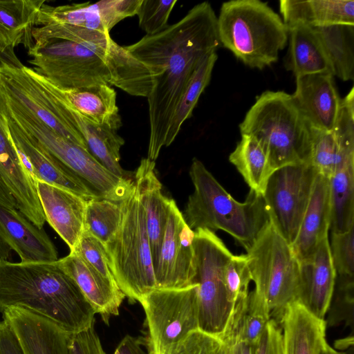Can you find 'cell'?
I'll return each instance as SVG.
<instances>
[{"mask_svg":"<svg viewBox=\"0 0 354 354\" xmlns=\"http://www.w3.org/2000/svg\"><path fill=\"white\" fill-rule=\"evenodd\" d=\"M281 325L283 354H319L326 340V322L297 301L285 309Z\"/></svg>","mask_w":354,"mask_h":354,"instance_id":"27","label":"cell"},{"mask_svg":"<svg viewBox=\"0 0 354 354\" xmlns=\"http://www.w3.org/2000/svg\"><path fill=\"white\" fill-rule=\"evenodd\" d=\"M71 354H106L95 329V322L87 329L72 335Z\"/></svg>","mask_w":354,"mask_h":354,"instance_id":"43","label":"cell"},{"mask_svg":"<svg viewBox=\"0 0 354 354\" xmlns=\"http://www.w3.org/2000/svg\"><path fill=\"white\" fill-rule=\"evenodd\" d=\"M46 221L72 251L83 230L87 200L67 189L36 181Z\"/></svg>","mask_w":354,"mask_h":354,"instance_id":"22","label":"cell"},{"mask_svg":"<svg viewBox=\"0 0 354 354\" xmlns=\"http://www.w3.org/2000/svg\"><path fill=\"white\" fill-rule=\"evenodd\" d=\"M155 166V161L143 158L134 174V183L145 213L153 270L158 260L171 202V198L162 193V184L156 176Z\"/></svg>","mask_w":354,"mask_h":354,"instance_id":"25","label":"cell"},{"mask_svg":"<svg viewBox=\"0 0 354 354\" xmlns=\"http://www.w3.org/2000/svg\"><path fill=\"white\" fill-rule=\"evenodd\" d=\"M0 354H25L17 337L4 320L0 321Z\"/></svg>","mask_w":354,"mask_h":354,"instance_id":"46","label":"cell"},{"mask_svg":"<svg viewBox=\"0 0 354 354\" xmlns=\"http://www.w3.org/2000/svg\"><path fill=\"white\" fill-rule=\"evenodd\" d=\"M194 231L171 199L162 243L154 268L157 288H182L194 284Z\"/></svg>","mask_w":354,"mask_h":354,"instance_id":"14","label":"cell"},{"mask_svg":"<svg viewBox=\"0 0 354 354\" xmlns=\"http://www.w3.org/2000/svg\"><path fill=\"white\" fill-rule=\"evenodd\" d=\"M317 172L310 163L290 165L274 170L263 199L270 221L291 245L307 208Z\"/></svg>","mask_w":354,"mask_h":354,"instance_id":"13","label":"cell"},{"mask_svg":"<svg viewBox=\"0 0 354 354\" xmlns=\"http://www.w3.org/2000/svg\"><path fill=\"white\" fill-rule=\"evenodd\" d=\"M0 84L10 103L28 111L64 138L88 149L82 136L68 124L71 104L62 89L33 68L1 62Z\"/></svg>","mask_w":354,"mask_h":354,"instance_id":"11","label":"cell"},{"mask_svg":"<svg viewBox=\"0 0 354 354\" xmlns=\"http://www.w3.org/2000/svg\"><path fill=\"white\" fill-rule=\"evenodd\" d=\"M1 313L25 354H71L72 335L46 317L19 307Z\"/></svg>","mask_w":354,"mask_h":354,"instance_id":"18","label":"cell"},{"mask_svg":"<svg viewBox=\"0 0 354 354\" xmlns=\"http://www.w3.org/2000/svg\"><path fill=\"white\" fill-rule=\"evenodd\" d=\"M70 252L76 254L104 277L115 282L105 245L86 230H83L74 249Z\"/></svg>","mask_w":354,"mask_h":354,"instance_id":"40","label":"cell"},{"mask_svg":"<svg viewBox=\"0 0 354 354\" xmlns=\"http://www.w3.org/2000/svg\"><path fill=\"white\" fill-rule=\"evenodd\" d=\"M246 252L254 290L265 298L271 319L278 324L286 308L296 301L300 262L270 221Z\"/></svg>","mask_w":354,"mask_h":354,"instance_id":"7","label":"cell"},{"mask_svg":"<svg viewBox=\"0 0 354 354\" xmlns=\"http://www.w3.org/2000/svg\"><path fill=\"white\" fill-rule=\"evenodd\" d=\"M112 354H148L142 347L140 340L126 335Z\"/></svg>","mask_w":354,"mask_h":354,"instance_id":"47","label":"cell"},{"mask_svg":"<svg viewBox=\"0 0 354 354\" xmlns=\"http://www.w3.org/2000/svg\"><path fill=\"white\" fill-rule=\"evenodd\" d=\"M12 250L0 239V259L8 260Z\"/></svg>","mask_w":354,"mask_h":354,"instance_id":"48","label":"cell"},{"mask_svg":"<svg viewBox=\"0 0 354 354\" xmlns=\"http://www.w3.org/2000/svg\"><path fill=\"white\" fill-rule=\"evenodd\" d=\"M120 203V225L104 245L118 287L131 301L140 302L157 286L145 213L135 183Z\"/></svg>","mask_w":354,"mask_h":354,"instance_id":"6","label":"cell"},{"mask_svg":"<svg viewBox=\"0 0 354 354\" xmlns=\"http://www.w3.org/2000/svg\"><path fill=\"white\" fill-rule=\"evenodd\" d=\"M313 28L329 60L333 76L343 81L353 80L354 26L333 25Z\"/></svg>","mask_w":354,"mask_h":354,"instance_id":"33","label":"cell"},{"mask_svg":"<svg viewBox=\"0 0 354 354\" xmlns=\"http://www.w3.org/2000/svg\"><path fill=\"white\" fill-rule=\"evenodd\" d=\"M10 109V107H9ZM9 131L20 158L37 181L72 192L86 200L101 198L81 178L46 151L39 143L15 121L9 110Z\"/></svg>","mask_w":354,"mask_h":354,"instance_id":"16","label":"cell"},{"mask_svg":"<svg viewBox=\"0 0 354 354\" xmlns=\"http://www.w3.org/2000/svg\"><path fill=\"white\" fill-rule=\"evenodd\" d=\"M0 239L19 256L21 262L58 260L57 248L39 228L15 208L0 204Z\"/></svg>","mask_w":354,"mask_h":354,"instance_id":"21","label":"cell"},{"mask_svg":"<svg viewBox=\"0 0 354 354\" xmlns=\"http://www.w3.org/2000/svg\"><path fill=\"white\" fill-rule=\"evenodd\" d=\"M120 203L104 198L87 200L84 230L100 240L104 245L112 238L120 225L121 219Z\"/></svg>","mask_w":354,"mask_h":354,"instance_id":"36","label":"cell"},{"mask_svg":"<svg viewBox=\"0 0 354 354\" xmlns=\"http://www.w3.org/2000/svg\"><path fill=\"white\" fill-rule=\"evenodd\" d=\"M255 354H283L281 329L270 319L256 346Z\"/></svg>","mask_w":354,"mask_h":354,"instance_id":"44","label":"cell"},{"mask_svg":"<svg viewBox=\"0 0 354 354\" xmlns=\"http://www.w3.org/2000/svg\"><path fill=\"white\" fill-rule=\"evenodd\" d=\"M28 55L33 70L62 90L115 86L107 59L80 44L57 39L35 41Z\"/></svg>","mask_w":354,"mask_h":354,"instance_id":"10","label":"cell"},{"mask_svg":"<svg viewBox=\"0 0 354 354\" xmlns=\"http://www.w3.org/2000/svg\"><path fill=\"white\" fill-rule=\"evenodd\" d=\"M124 47L154 75L147 97V158L155 161L165 147L171 118L193 74L205 57L221 47L217 16L209 2L198 3L175 24Z\"/></svg>","mask_w":354,"mask_h":354,"instance_id":"1","label":"cell"},{"mask_svg":"<svg viewBox=\"0 0 354 354\" xmlns=\"http://www.w3.org/2000/svg\"><path fill=\"white\" fill-rule=\"evenodd\" d=\"M353 277L336 276L333 295L335 298L330 302L328 322L329 325L338 324L345 321L346 324L353 327L354 304Z\"/></svg>","mask_w":354,"mask_h":354,"instance_id":"37","label":"cell"},{"mask_svg":"<svg viewBox=\"0 0 354 354\" xmlns=\"http://www.w3.org/2000/svg\"><path fill=\"white\" fill-rule=\"evenodd\" d=\"M300 262L299 284L296 301L315 317L324 319L332 300L336 272L328 238Z\"/></svg>","mask_w":354,"mask_h":354,"instance_id":"19","label":"cell"},{"mask_svg":"<svg viewBox=\"0 0 354 354\" xmlns=\"http://www.w3.org/2000/svg\"><path fill=\"white\" fill-rule=\"evenodd\" d=\"M8 104L10 115L17 124L101 198L120 203L133 190L134 180L115 176L88 149L57 134L28 111L9 101Z\"/></svg>","mask_w":354,"mask_h":354,"instance_id":"8","label":"cell"},{"mask_svg":"<svg viewBox=\"0 0 354 354\" xmlns=\"http://www.w3.org/2000/svg\"><path fill=\"white\" fill-rule=\"evenodd\" d=\"M229 160L241 174L250 189L263 196L274 170L267 153L260 143L251 136L241 134L240 141L230 154Z\"/></svg>","mask_w":354,"mask_h":354,"instance_id":"32","label":"cell"},{"mask_svg":"<svg viewBox=\"0 0 354 354\" xmlns=\"http://www.w3.org/2000/svg\"><path fill=\"white\" fill-rule=\"evenodd\" d=\"M177 0H141L136 15L140 28L146 35H155L168 24L169 15Z\"/></svg>","mask_w":354,"mask_h":354,"instance_id":"38","label":"cell"},{"mask_svg":"<svg viewBox=\"0 0 354 354\" xmlns=\"http://www.w3.org/2000/svg\"><path fill=\"white\" fill-rule=\"evenodd\" d=\"M46 0H0V62L21 68L14 49L33 46L32 31Z\"/></svg>","mask_w":354,"mask_h":354,"instance_id":"23","label":"cell"},{"mask_svg":"<svg viewBox=\"0 0 354 354\" xmlns=\"http://www.w3.org/2000/svg\"><path fill=\"white\" fill-rule=\"evenodd\" d=\"M220 339L221 354H255L257 345L245 342L233 332L225 330Z\"/></svg>","mask_w":354,"mask_h":354,"instance_id":"45","label":"cell"},{"mask_svg":"<svg viewBox=\"0 0 354 354\" xmlns=\"http://www.w3.org/2000/svg\"><path fill=\"white\" fill-rule=\"evenodd\" d=\"M8 98L0 84V204L22 209L38 198L36 181L24 165L8 124Z\"/></svg>","mask_w":354,"mask_h":354,"instance_id":"15","label":"cell"},{"mask_svg":"<svg viewBox=\"0 0 354 354\" xmlns=\"http://www.w3.org/2000/svg\"><path fill=\"white\" fill-rule=\"evenodd\" d=\"M70 103L83 115L99 125L120 129L122 125L116 104V92L108 84L62 90Z\"/></svg>","mask_w":354,"mask_h":354,"instance_id":"30","label":"cell"},{"mask_svg":"<svg viewBox=\"0 0 354 354\" xmlns=\"http://www.w3.org/2000/svg\"><path fill=\"white\" fill-rule=\"evenodd\" d=\"M239 130L241 135L251 136L260 143L274 171L286 165L310 164V127L290 94L262 93L239 124Z\"/></svg>","mask_w":354,"mask_h":354,"instance_id":"4","label":"cell"},{"mask_svg":"<svg viewBox=\"0 0 354 354\" xmlns=\"http://www.w3.org/2000/svg\"><path fill=\"white\" fill-rule=\"evenodd\" d=\"M193 248V283L198 285V329L220 338L234 306L223 280V268L233 254L214 232L207 229L194 230Z\"/></svg>","mask_w":354,"mask_h":354,"instance_id":"9","label":"cell"},{"mask_svg":"<svg viewBox=\"0 0 354 354\" xmlns=\"http://www.w3.org/2000/svg\"><path fill=\"white\" fill-rule=\"evenodd\" d=\"M219 337L199 329L189 333L169 354H221Z\"/></svg>","mask_w":354,"mask_h":354,"instance_id":"42","label":"cell"},{"mask_svg":"<svg viewBox=\"0 0 354 354\" xmlns=\"http://www.w3.org/2000/svg\"><path fill=\"white\" fill-rule=\"evenodd\" d=\"M270 319L265 298L254 289L237 299L225 330L236 333L249 344L257 345Z\"/></svg>","mask_w":354,"mask_h":354,"instance_id":"31","label":"cell"},{"mask_svg":"<svg viewBox=\"0 0 354 354\" xmlns=\"http://www.w3.org/2000/svg\"><path fill=\"white\" fill-rule=\"evenodd\" d=\"M189 176L194 189L183 214L187 225L194 231L223 230L247 251L270 222L263 196L250 189L243 203L236 201L196 158Z\"/></svg>","mask_w":354,"mask_h":354,"instance_id":"3","label":"cell"},{"mask_svg":"<svg viewBox=\"0 0 354 354\" xmlns=\"http://www.w3.org/2000/svg\"><path fill=\"white\" fill-rule=\"evenodd\" d=\"M217 59L216 52L210 54L204 59L193 74L171 118L165 147L174 141L184 122L192 117L200 96L209 83Z\"/></svg>","mask_w":354,"mask_h":354,"instance_id":"35","label":"cell"},{"mask_svg":"<svg viewBox=\"0 0 354 354\" xmlns=\"http://www.w3.org/2000/svg\"><path fill=\"white\" fill-rule=\"evenodd\" d=\"M57 262L59 268L75 281L104 322L108 324L112 315L119 314L125 295L115 281L104 277L73 252Z\"/></svg>","mask_w":354,"mask_h":354,"instance_id":"24","label":"cell"},{"mask_svg":"<svg viewBox=\"0 0 354 354\" xmlns=\"http://www.w3.org/2000/svg\"><path fill=\"white\" fill-rule=\"evenodd\" d=\"M197 290V283L182 288H156L141 299L150 354H169L198 329Z\"/></svg>","mask_w":354,"mask_h":354,"instance_id":"12","label":"cell"},{"mask_svg":"<svg viewBox=\"0 0 354 354\" xmlns=\"http://www.w3.org/2000/svg\"><path fill=\"white\" fill-rule=\"evenodd\" d=\"M287 28L289 48L285 59L286 70L296 77L321 73L333 74L329 60L313 28L302 24Z\"/></svg>","mask_w":354,"mask_h":354,"instance_id":"29","label":"cell"},{"mask_svg":"<svg viewBox=\"0 0 354 354\" xmlns=\"http://www.w3.org/2000/svg\"><path fill=\"white\" fill-rule=\"evenodd\" d=\"M141 0H102L59 6L44 4L37 25L64 24L109 32L120 21L136 15Z\"/></svg>","mask_w":354,"mask_h":354,"instance_id":"17","label":"cell"},{"mask_svg":"<svg viewBox=\"0 0 354 354\" xmlns=\"http://www.w3.org/2000/svg\"><path fill=\"white\" fill-rule=\"evenodd\" d=\"M330 217L329 181L317 174L299 231L291 245L299 261L310 256L322 240L328 237Z\"/></svg>","mask_w":354,"mask_h":354,"instance_id":"26","label":"cell"},{"mask_svg":"<svg viewBox=\"0 0 354 354\" xmlns=\"http://www.w3.org/2000/svg\"><path fill=\"white\" fill-rule=\"evenodd\" d=\"M330 250L336 274L353 277L354 226L346 232H331Z\"/></svg>","mask_w":354,"mask_h":354,"instance_id":"41","label":"cell"},{"mask_svg":"<svg viewBox=\"0 0 354 354\" xmlns=\"http://www.w3.org/2000/svg\"><path fill=\"white\" fill-rule=\"evenodd\" d=\"M19 307L46 317L71 335L89 328L96 312L56 261L0 259V312Z\"/></svg>","mask_w":354,"mask_h":354,"instance_id":"2","label":"cell"},{"mask_svg":"<svg viewBox=\"0 0 354 354\" xmlns=\"http://www.w3.org/2000/svg\"><path fill=\"white\" fill-rule=\"evenodd\" d=\"M223 280L227 297L234 304L241 295L249 292L252 279L246 254L231 257L223 268Z\"/></svg>","mask_w":354,"mask_h":354,"instance_id":"39","label":"cell"},{"mask_svg":"<svg viewBox=\"0 0 354 354\" xmlns=\"http://www.w3.org/2000/svg\"><path fill=\"white\" fill-rule=\"evenodd\" d=\"M330 73L310 74L296 77L292 95L296 106L310 127L333 130L339 115L341 98Z\"/></svg>","mask_w":354,"mask_h":354,"instance_id":"20","label":"cell"},{"mask_svg":"<svg viewBox=\"0 0 354 354\" xmlns=\"http://www.w3.org/2000/svg\"><path fill=\"white\" fill-rule=\"evenodd\" d=\"M221 46L245 65L261 70L278 60L288 40V30L280 16L259 0L223 3L217 17Z\"/></svg>","mask_w":354,"mask_h":354,"instance_id":"5","label":"cell"},{"mask_svg":"<svg viewBox=\"0 0 354 354\" xmlns=\"http://www.w3.org/2000/svg\"><path fill=\"white\" fill-rule=\"evenodd\" d=\"M319 354H345L333 348L327 342L324 345Z\"/></svg>","mask_w":354,"mask_h":354,"instance_id":"49","label":"cell"},{"mask_svg":"<svg viewBox=\"0 0 354 354\" xmlns=\"http://www.w3.org/2000/svg\"><path fill=\"white\" fill-rule=\"evenodd\" d=\"M328 181L330 229L333 233L346 232L354 226V158L338 167Z\"/></svg>","mask_w":354,"mask_h":354,"instance_id":"34","label":"cell"},{"mask_svg":"<svg viewBox=\"0 0 354 354\" xmlns=\"http://www.w3.org/2000/svg\"><path fill=\"white\" fill-rule=\"evenodd\" d=\"M279 11L287 27L302 24L310 27L354 26V1H279Z\"/></svg>","mask_w":354,"mask_h":354,"instance_id":"28","label":"cell"}]
</instances>
